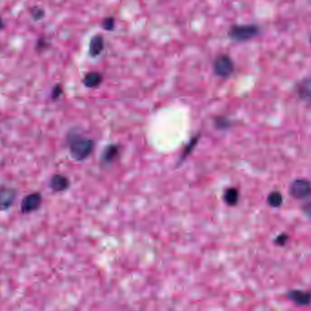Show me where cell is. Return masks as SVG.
I'll return each instance as SVG.
<instances>
[{
	"instance_id": "obj_21",
	"label": "cell",
	"mask_w": 311,
	"mask_h": 311,
	"mask_svg": "<svg viewBox=\"0 0 311 311\" xmlns=\"http://www.w3.org/2000/svg\"><path fill=\"white\" fill-rule=\"evenodd\" d=\"M217 126H218V127H221V128L228 127V126H229V121H226L225 119H219V120H218Z\"/></svg>"
},
{
	"instance_id": "obj_15",
	"label": "cell",
	"mask_w": 311,
	"mask_h": 311,
	"mask_svg": "<svg viewBox=\"0 0 311 311\" xmlns=\"http://www.w3.org/2000/svg\"><path fill=\"white\" fill-rule=\"evenodd\" d=\"M289 239H290L289 235L285 233L280 234L275 239V244L278 246H285L286 243L289 241Z\"/></svg>"
},
{
	"instance_id": "obj_14",
	"label": "cell",
	"mask_w": 311,
	"mask_h": 311,
	"mask_svg": "<svg viewBox=\"0 0 311 311\" xmlns=\"http://www.w3.org/2000/svg\"><path fill=\"white\" fill-rule=\"evenodd\" d=\"M118 155H119V148L115 145H110L105 149L102 155V160L103 162H112Z\"/></svg>"
},
{
	"instance_id": "obj_6",
	"label": "cell",
	"mask_w": 311,
	"mask_h": 311,
	"mask_svg": "<svg viewBox=\"0 0 311 311\" xmlns=\"http://www.w3.org/2000/svg\"><path fill=\"white\" fill-rule=\"evenodd\" d=\"M17 197V190L7 186H0V211L9 209Z\"/></svg>"
},
{
	"instance_id": "obj_4",
	"label": "cell",
	"mask_w": 311,
	"mask_h": 311,
	"mask_svg": "<svg viewBox=\"0 0 311 311\" xmlns=\"http://www.w3.org/2000/svg\"><path fill=\"white\" fill-rule=\"evenodd\" d=\"M234 69L233 61L226 55H220L214 62L215 73L220 78H229L233 74Z\"/></svg>"
},
{
	"instance_id": "obj_20",
	"label": "cell",
	"mask_w": 311,
	"mask_h": 311,
	"mask_svg": "<svg viewBox=\"0 0 311 311\" xmlns=\"http://www.w3.org/2000/svg\"><path fill=\"white\" fill-rule=\"evenodd\" d=\"M302 209H303L305 215L311 219V202H308V203L304 204L302 207Z\"/></svg>"
},
{
	"instance_id": "obj_17",
	"label": "cell",
	"mask_w": 311,
	"mask_h": 311,
	"mask_svg": "<svg viewBox=\"0 0 311 311\" xmlns=\"http://www.w3.org/2000/svg\"><path fill=\"white\" fill-rule=\"evenodd\" d=\"M197 143H198V138H195L193 140H191L190 145L187 147V149H185L184 154L182 155V159H184V158H186V157L188 156V155H190V153L193 150L194 147L196 146Z\"/></svg>"
},
{
	"instance_id": "obj_3",
	"label": "cell",
	"mask_w": 311,
	"mask_h": 311,
	"mask_svg": "<svg viewBox=\"0 0 311 311\" xmlns=\"http://www.w3.org/2000/svg\"><path fill=\"white\" fill-rule=\"evenodd\" d=\"M290 195L295 199L303 200L311 197V182L306 178H297L290 186Z\"/></svg>"
},
{
	"instance_id": "obj_13",
	"label": "cell",
	"mask_w": 311,
	"mask_h": 311,
	"mask_svg": "<svg viewBox=\"0 0 311 311\" xmlns=\"http://www.w3.org/2000/svg\"><path fill=\"white\" fill-rule=\"evenodd\" d=\"M267 202L271 207H279L283 204L282 194L278 191H272L269 193Z\"/></svg>"
},
{
	"instance_id": "obj_22",
	"label": "cell",
	"mask_w": 311,
	"mask_h": 311,
	"mask_svg": "<svg viewBox=\"0 0 311 311\" xmlns=\"http://www.w3.org/2000/svg\"><path fill=\"white\" fill-rule=\"evenodd\" d=\"M2 27H3V21H2V19L0 17V29H2Z\"/></svg>"
},
{
	"instance_id": "obj_23",
	"label": "cell",
	"mask_w": 311,
	"mask_h": 311,
	"mask_svg": "<svg viewBox=\"0 0 311 311\" xmlns=\"http://www.w3.org/2000/svg\"></svg>"
},
{
	"instance_id": "obj_9",
	"label": "cell",
	"mask_w": 311,
	"mask_h": 311,
	"mask_svg": "<svg viewBox=\"0 0 311 311\" xmlns=\"http://www.w3.org/2000/svg\"><path fill=\"white\" fill-rule=\"evenodd\" d=\"M69 179L63 175H54L50 179V189L54 192H64L69 188Z\"/></svg>"
},
{
	"instance_id": "obj_10",
	"label": "cell",
	"mask_w": 311,
	"mask_h": 311,
	"mask_svg": "<svg viewBox=\"0 0 311 311\" xmlns=\"http://www.w3.org/2000/svg\"><path fill=\"white\" fill-rule=\"evenodd\" d=\"M104 50V39L100 35L93 36L89 44V54L93 57L100 55V53Z\"/></svg>"
},
{
	"instance_id": "obj_16",
	"label": "cell",
	"mask_w": 311,
	"mask_h": 311,
	"mask_svg": "<svg viewBox=\"0 0 311 311\" xmlns=\"http://www.w3.org/2000/svg\"><path fill=\"white\" fill-rule=\"evenodd\" d=\"M115 27V19L113 17H107L105 18L103 21V28L107 31H111L113 30Z\"/></svg>"
},
{
	"instance_id": "obj_2",
	"label": "cell",
	"mask_w": 311,
	"mask_h": 311,
	"mask_svg": "<svg viewBox=\"0 0 311 311\" xmlns=\"http://www.w3.org/2000/svg\"><path fill=\"white\" fill-rule=\"evenodd\" d=\"M259 29L256 25H236L228 31V36L237 42H245L259 35Z\"/></svg>"
},
{
	"instance_id": "obj_19",
	"label": "cell",
	"mask_w": 311,
	"mask_h": 311,
	"mask_svg": "<svg viewBox=\"0 0 311 311\" xmlns=\"http://www.w3.org/2000/svg\"><path fill=\"white\" fill-rule=\"evenodd\" d=\"M43 14H44V12H43L42 9H40L39 7H35L34 10L32 11V16L35 19H40L43 17Z\"/></svg>"
},
{
	"instance_id": "obj_1",
	"label": "cell",
	"mask_w": 311,
	"mask_h": 311,
	"mask_svg": "<svg viewBox=\"0 0 311 311\" xmlns=\"http://www.w3.org/2000/svg\"><path fill=\"white\" fill-rule=\"evenodd\" d=\"M94 141L77 134L69 135V149L70 155L77 161H82L87 158L93 152Z\"/></svg>"
},
{
	"instance_id": "obj_7",
	"label": "cell",
	"mask_w": 311,
	"mask_h": 311,
	"mask_svg": "<svg viewBox=\"0 0 311 311\" xmlns=\"http://www.w3.org/2000/svg\"><path fill=\"white\" fill-rule=\"evenodd\" d=\"M298 99L307 103H311V78H306L296 86Z\"/></svg>"
},
{
	"instance_id": "obj_18",
	"label": "cell",
	"mask_w": 311,
	"mask_h": 311,
	"mask_svg": "<svg viewBox=\"0 0 311 311\" xmlns=\"http://www.w3.org/2000/svg\"><path fill=\"white\" fill-rule=\"evenodd\" d=\"M62 87L61 86L57 85L54 88H53V91H52V99H57L60 97V95L62 94Z\"/></svg>"
},
{
	"instance_id": "obj_5",
	"label": "cell",
	"mask_w": 311,
	"mask_h": 311,
	"mask_svg": "<svg viewBox=\"0 0 311 311\" xmlns=\"http://www.w3.org/2000/svg\"><path fill=\"white\" fill-rule=\"evenodd\" d=\"M42 200V195L38 192H34L25 196L20 204V211L22 214L35 212L41 207Z\"/></svg>"
},
{
	"instance_id": "obj_8",
	"label": "cell",
	"mask_w": 311,
	"mask_h": 311,
	"mask_svg": "<svg viewBox=\"0 0 311 311\" xmlns=\"http://www.w3.org/2000/svg\"><path fill=\"white\" fill-rule=\"evenodd\" d=\"M288 297L298 306H306L311 302V292L310 291L290 290L288 293Z\"/></svg>"
},
{
	"instance_id": "obj_12",
	"label": "cell",
	"mask_w": 311,
	"mask_h": 311,
	"mask_svg": "<svg viewBox=\"0 0 311 311\" xmlns=\"http://www.w3.org/2000/svg\"><path fill=\"white\" fill-rule=\"evenodd\" d=\"M240 192L235 188L227 189L224 193V200L226 204L230 207H234L239 203Z\"/></svg>"
},
{
	"instance_id": "obj_11",
	"label": "cell",
	"mask_w": 311,
	"mask_h": 311,
	"mask_svg": "<svg viewBox=\"0 0 311 311\" xmlns=\"http://www.w3.org/2000/svg\"><path fill=\"white\" fill-rule=\"evenodd\" d=\"M102 82V76L99 72H90L86 75L85 78L83 80V83L86 87L94 88L100 85Z\"/></svg>"
}]
</instances>
